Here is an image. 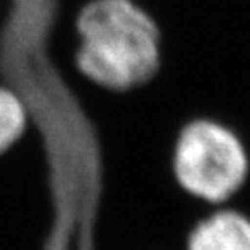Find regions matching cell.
Segmentation results:
<instances>
[{
	"mask_svg": "<svg viewBox=\"0 0 250 250\" xmlns=\"http://www.w3.org/2000/svg\"><path fill=\"white\" fill-rule=\"evenodd\" d=\"M186 250H250V219L228 205L215 208L193 228Z\"/></svg>",
	"mask_w": 250,
	"mask_h": 250,
	"instance_id": "3957f363",
	"label": "cell"
},
{
	"mask_svg": "<svg viewBox=\"0 0 250 250\" xmlns=\"http://www.w3.org/2000/svg\"><path fill=\"white\" fill-rule=\"evenodd\" d=\"M172 170L186 193L223 207L242 189L249 176V155L229 127L198 118L184 125L177 136Z\"/></svg>",
	"mask_w": 250,
	"mask_h": 250,
	"instance_id": "7a4b0ae2",
	"label": "cell"
},
{
	"mask_svg": "<svg viewBox=\"0 0 250 250\" xmlns=\"http://www.w3.org/2000/svg\"><path fill=\"white\" fill-rule=\"evenodd\" d=\"M30 109L21 94L0 82V155L20 143L30 127Z\"/></svg>",
	"mask_w": 250,
	"mask_h": 250,
	"instance_id": "277c9868",
	"label": "cell"
},
{
	"mask_svg": "<svg viewBox=\"0 0 250 250\" xmlns=\"http://www.w3.org/2000/svg\"><path fill=\"white\" fill-rule=\"evenodd\" d=\"M73 30V66L92 85L127 92L160 70V26L136 0H89L75 16Z\"/></svg>",
	"mask_w": 250,
	"mask_h": 250,
	"instance_id": "6da1fadb",
	"label": "cell"
}]
</instances>
